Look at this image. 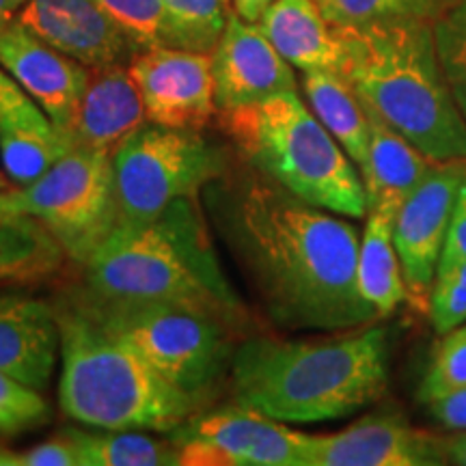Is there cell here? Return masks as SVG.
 I'll return each mask as SVG.
<instances>
[{"label":"cell","mask_w":466,"mask_h":466,"mask_svg":"<svg viewBox=\"0 0 466 466\" xmlns=\"http://www.w3.org/2000/svg\"><path fill=\"white\" fill-rule=\"evenodd\" d=\"M466 162H436L393 218V242L406 281V300L417 311H430V294L439 270L447 231Z\"/></svg>","instance_id":"11"},{"label":"cell","mask_w":466,"mask_h":466,"mask_svg":"<svg viewBox=\"0 0 466 466\" xmlns=\"http://www.w3.org/2000/svg\"><path fill=\"white\" fill-rule=\"evenodd\" d=\"M209 225L281 330L341 333L378 319L359 289V231L240 160L208 184Z\"/></svg>","instance_id":"1"},{"label":"cell","mask_w":466,"mask_h":466,"mask_svg":"<svg viewBox=\"0 0 466 466\" xmlns=\"http://www.w3.org/2000/svg\"><path fill=\"white\" fill-rule=\"evenodd\" d=\"M61 352V329L50 302L0 294V371L44 391Z\"/></svg>","instance_id":"18"},{"label":"cell","mask_w":466,"mask_h":466,"mask_svg":"<svg viewBox=\"0 0 466 466\" xmlns=\"http://www.w3.org/2000/svg\"><path fill=\"white\" fill-rule=\"evenodd\" d=\"M80 289L106 300L171 302L247 333V307L227 279L201 197L179 199L141 225L116 227L83 266Z\"/></svg>","instance_id":"3"},{"label":"cell","mask_w":466,"mask_h":466,"mask_svg":"<svg viewBox=\"0 0 466 466\" xmlns=\"http://www.w3.org/2000/svg\"><path fill=\"white\" fill-rule=\"evenodd\" d=\"M367 110V108H365ZM370 116V156L360 171L367 195V212L376 209L395 218L404 201L419 188L436 162L419 151L408 138L387 126L380 116Z\"/></svg>","instance_id":"21"},{"label":"cell","mask_w":466,"mask_h":466,"mask_svg":"<svg viewBox=\"0 0 466 466\" xmlns=\"http://www.w3.org/2000/svg\"><path fill=\"white\" fill-rule=\"evenodd\" d=\"M184 50L212 52L233 11L231 0H165Z\"/></svg>","instance_id":"29"},{"label":"cell","mask_w":466,"mask_h":466,"mask_svg":"<svg viewBox=\"0 0 466 466\" xmlns=\"http://www.w3.org/2000/svg\"><path fill=\"white\" fill-rule=\"evenodd\" d=\"M238 158L311 206L348 218L367 217L357 165L299 91L217 115Z\"/></svg>","instance_id":"6"},{"label":"cell","mask_w":466,"mask_h":466,"mask_svg":"<svg viewBox=\"0 0 466 466\" xmlns=\"http://www.w3.org/2000/svg\"><path fill=\"white\" fill-rule=\"evenodd\" d=\"M430 417L451 432H464L466 430V387L453 389V391L441 395L428 404Z\"/></svg>","instance_id":"34"},{"label":"cell","mask_w":466,"mask_h":466,"mask_svg":"<svg viewBox=\"0 0 466 466\" xmlns=\"http://www.w3.org/2000/svg\"><path fill=\"white\" fill-rule=\"evenodd\" d=\"M0 212L42 220L67 258L83 266L116 225L113 154L67 151L31 184L0 190Z\"/></svg>","instance_id":"9"},{"label":"cell","mask_w":466,"mask_h":466,"mask_svg":"<svg viewBox=\"0 0 466 466\" xmlns=\"http://www.w3.org/2000/svg\"><path fill=\"white\" fill-rule=\"evenodd\" d=\"M272 3H275V0H231L233 11L240 17H244L247 22H253V25H258L259 17L264 15V11L270 7Z\"/></svg>","instance_id":"36"},{"label":"cell","mask_w":466,"mask_h":466,"mask_svg":"<svg viewBox=\"0 0 466 466\" xmlns=\"http://www.w3.org/2000/svg\"><path fill=\"white\" fill-rule=\"evenodd\" d=\"M26 3L28 0H0V31L15 20Z\"/></svg>","instance_id":"38"},{"label":"cell","mask_w":466,"mask_h":466,"mask_svg":"<svg viewBox=\"0 0 466 466\" xmlns=\"http://www.w3.org/2000/svg\"><path fill=\"white\" fill-rule=\"evenodd\" d=\"M302 91L309 108L335 137L343 151L363 171L370 156V116L363 102L339 72H302Z\"/></svg>","instance_id":"23"},{"label":"cell","mask_w":466,"mask_h":466,"mask_svg":"<svg viewBox=\"0 0 466 466\" xmlns=\"http://www.w3.org/2000/svg\"><path fill=\"white\" fill-rule=\"evenodd\" d=\"M74 299L115 339L126 343L179 391L212 400L231 371L236 330L223 318L171 302L106 300L74 291Z\"/></svg>","instance_id":"7"},{"label":"cell","mask_w":466,"mask_h":466,"mask_svg":"<svg viewBox=\"0 0 466 466\" xmlns=\"http://www.w3.org/2000/svg\"><path fill=\"white\" fill-rule=\"evenodd\" d=\"M67 259L63 244L42 220L0 212V288L48 281Z\"/></svg>","instance_id":"22"},{"label":"cell","mask_w":466,"mask_h":466,"mask_svg":"<svg viewBox=\"0 0 466 466\" xmlns=\"http://www.w3.org/2000/svg\"><path fill=\"white\" fill-rule=\"evenodd\" d=\"M447 462L445 439L395 412H376L335 434L311 436L309 466H436Z\"/></svg>","instance_id":"14"},{"label":"cell","mask_w":466,"mask_h":466,"mask_svg":"<svg viewBox=\"0 0 466 466\" xmlns=\"http://www.w3.org/2000/svg\"><path fill=\"white\" fill-rule=\"evenodd\" d=\"M72 151L42 106L0 66V167L14 186H26Z\"/></svg>","instance_id":"17"},{"label":"cell","mask_w":466,"mask_h":466,"mask_svg":"<svg viewBox=\"0 0 466 466\" xmlns=\"http://www.w3.org/2000/svg\"><path fill=\"white\" fill-rule=\"evenodd\" d=\"M339 74L363 106L432 162H466V119L436 56L432 20L337 26Z\"/></svg>","instance_id":"4"},{"label":"cell","mask_w":466,"mask_h":466,"mask_svg":"<svg viewBox=\"0 0 466 466\" xmlns=\"http://www.w3.org/2000/svg\"><path fill=\"white\" fill-rule=\"evenodd\" d=\"M333 26H370L395 20H434L447 0H316Z\"/></svg>","instance_id":"27"},{"label":"cell","mask_w":466,"mask_h":466,"mask_svg":"<svg viewBox=\"0 0 466 466\" xmlns=\"http://www.w3.org/2000/svg\"><path fill=\"white\" fill-rule=\"evenodd\" d=\"M229 380L238 404L277 421L346 419L387 393V329L365 324L322 339L244 335Z\"/></svg>","instance_id":"2"},{"label":"cell","mask_w":466,"mask_h":466,"mask_svg":"<svg viewBox=\"0 0 466 466\" xmlns=\"http://www.w3.org/2000/svg\"><path fill=\"white\" fill-rule=\"evenodd\" d=\"M145 121L147 115L130 66L91 69L78 115L69 132V145L72 149L113 154L116 145Z\"/></svg>","instance_id":"19"},{"label":"cell","mask_w":466,"mask_h":466,"mask_svg":"<svg viewBox=\"0 0 466 466\" xmlns=\"http://www.w3.org/2000/svg\"><path fill=\"white\" fill-rule=\"evenodd\" d=\"M11 186H14V184L9 182V177H7V175H5L3 167H0V190H9Z\"/></svg>","instance_id":"39"},{"label":"cell","mask_w":466,"mask_h":466,"mask_svg":"<svg viewBox=\"0 0 466 466\" xmlns=\"http://www.w3.org/2000/svg\"><path fill=\"white\" fill-rule=\"evenodd\" d=\"M231 165V149L203 130L145 121L113 151L115 229L147 223L175 201L201 197Z\"/></svg>","instance_id":"8"},{"label":"cell","mask_w":466,"mask_h":466,"mask_svg":"<svg viewBox=\"0 0 466 466\" xmlns=\"http://www.w3.org/2000/svg\"><path fill=\"white\" fill-rule=\"evenodd\" d=\"M445 451L447 462L466 466V430L451 436V439H445Z\"/></svg>","instance_id":"37"},{"label":"cell","mask_w":466,"mask_h":466,"mask_svg":"<svg viewBox=\"0 0 466 466\" xmlns=\"http://www.w3.org/2000/svg\"><path fill=\"white\" fill-rule=\"evenodd\" d=\"M78 445L83 466H177L182 450L168 439L151 436L145 430H97L85 432L66 428Z\"/></svg>","instance_id":"25"},{"label":"cell","mask_w":466,"mask_h":466,"mask_svg":"<svg viewBox=\"0 0 466 466\" xmlns=\"http://www.w3.org/2000/svg\"><path fill=\"white\" fill-rule=\"evenodd\" d=\"M0 66L42 106L69 143L91 69L52 48L17 20L0 31Z\"/></svg>","instance_id":"15"},{"label":"cell","mask_w":466,"mask_h":466,"mask_svg":"<svg viewBox=\"0 0 466 466\" xmlns=\"http://www.w3.org/2000/svg\"><path fill=\"white\" fill-rule=\"evenodd\" d=\"M428 316L439 335L466 322V261H441Z\"/></svg>","instance_id":"31"},{"label":"cell","mask_w":466,"mask_h":466,"mask_svg":"<svg viewBox=\"0 0 466 466\" xmlns=\"http://www.w3.org/2000/svg\"><path fill=\"white\" fill-rule=\"evenodd\" d=\"M460 387H466V322L441 335L432 360L419 384L417 398L421 404H428Z\"/></svg>","instance_id":"30"},{"label":"cell","mask_w":466,"mask_h":466,"mask_svg":"<svg viewBox=\"0 0 466 466\" xmlns=\"http://www.w3.org/2000/svg\"><path fill=\"white\" fill-rule=\"evenodd\" d=\"M130 72L147 121L203 130L217 119L212 55L184 48H151L134 56Z\"/></svg>","instance_id":"12"},{"label":"cell","mask_w":466,"mask_h":466,"mask_svg":"<svg viewBox=\"0 0 466 466\" xmlns=\"http://www.w3.org/2000/svg\"><path fill=\"white\" fill-rule=\"evenodd\" d=\"M441 261H466V177L458 190Z\"/></svg>","instance_id":"35"},{"label":"cell","mask_w":466,"mask_h":466,"mask_svg":"<svg viewBox=\"0 0 466 466\" xmlns=\"http://www.w3.org/2000/svg\"><path fill=\"white\" fill-rule=\"evenodd\" d=\"M15 20L89 69L130 66L143 52L97 0H28Z\"/></svg>","instance_id":"16"},{"label":"cell","mask_w":466,"mask_h":466,"mask_svg":"<svg viewBox=\"0 0 466 466\" xmlns=\"http://www.w3.org/2000/svg\"><path fill=\"white\" fill-rule=\"evenodd\" d=\"M442 76L466 119V0H447L432 20Z\"/></svg>","instance_id":"28"},{"label":"cell","mask_w":466,"mask_h":466,"mask_svg":"<svg viewBox=\"0 0 466 466\" xmlns=\"http://www.w3.org/2000/svg\"><path fill=\"white\" fill-rule=\"evenodd\" d=\"M141 50L182 48L165 0H97Z\"/></svg>","instance_id":"26"},{"label":"cell","mask_w":466,"mask_h":466,"mask_svg":"<svg viewBox=\"0 0 466 466\" xmlns=\"http://www.w3.org/2000/svg\"><path fill=\"white\" fill-rule=\"evenodd\" d=\"M0 466H83L78 445L66 430L31 450L0 447Z\"/></svg>","instance_id":"33"},{"label":"cell","mask_w":466,"mask_h":466,"mask_svg":"<svg viewBox=\"0 0 466 466\" xmlns=\"http://www.w3.org/2000/svg\"><path fill=\"white\" fill-rule=\"evenodd\" d=\"M55 309L63 359L58 404L72 421L96 430L168 434L206 406L106 333L74 294L55 302Z\"/></svg>","instance_id":"5"},{"label":"cell","mask_w":466,"mask_h":466,"mask_svg":"<svg viewBox=\"0 0 466 466\" xmlns=\"http://www.w3.org/2000/svg\"><path fill=\"white\" fill-rule=\"evenodd\" d=\"M365 218L359 244L357 279L360 296L380 319L391 316L401 302H406V281L393 242V217L371 209Z\"/></svg>","instance_id":"24"},{"label":"cell","mask_w":466,"mask_h":466,"mask_svg":"<svg viewBox=\"0 0 466 466\" xmlns=\"http://www.w3.org/2000/svg\"><path fill=\"white\" fill-rule=\"evenodd\" d=\"M50 419L42 391L0 371V434H20Z\"/></svg>","instance_id":"32"},{"label":"cell","mask_w":466,"mask_h":466,"mask_svg":"<svg viewBox=\"0 0 466 466\" xmlns=\"http://www.w3.org/2000/svg\"><path fill=\"white\" fill-rule=\"evenodd\" d=\"M258 26L291 67L300 72L341 69V37L316 0H275Z\"/></svg>","instance_id":"20"},{"label":"cell","mask_w":466,"mask_h":466,"mask_svg":"<svg viewBox=\"0 0 466 466\" xmlns=\"http://www.w3.org/2000/svg\"><path fill=\"white\" fill-rule=\"evenodd\" d=\"M182 464L309 466L311 434L296 432L255 408L233 404L195 412L168 432Z\"/></svg>","instance_id":"10"},{"label":"cell","mask_w":466,"mask_h":466,"mask_svg":"<svg viewBox=\"0 0 466 466\" xmlns=\"http://www.w3.org/2000/svg\"><path fill=\"white\" fill-rule=\"evenodd\" d=\"M209 55L218 113L253 106L279 93L299 91L294 67L279 55L258 25L247 22L236 11L227 17L225 31Z\"/></svg>","instance_id":"13"}]
</instances>
